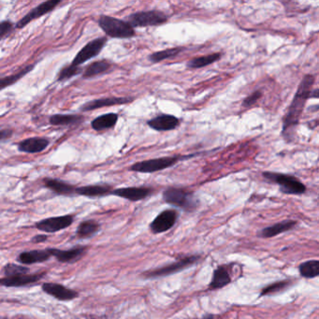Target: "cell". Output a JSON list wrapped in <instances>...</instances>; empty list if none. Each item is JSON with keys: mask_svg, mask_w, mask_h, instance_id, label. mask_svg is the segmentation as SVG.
Returning <instances> with one entry per match:
<instances>
[{"mask_svg": "<svg viewBox=\"0 0 319 319\" xmlns=\"http://www.w3.org/2000/svg\"><path fill=\"white\" fill-rule=\"evenodd\" d=\"M314 82L315 77L313 74H307L302 77L293 99L284 117L281 134L289 142L293 140L294 134L296 132L298 124L300 123V117L302 115L307 100L310 98V94L313 90Z\"/></svg>", "mask_w": 319, "mask_h": 319, "instance_id": "6da1fadb", "label": "cell"}, {"mask_svg": "<svg viewBox=\"0 0 319 319\" xmlns=\"http://www.w3.org/2000/svg\"><path fill=\"white\" fill-rule=\"evenodd\" d=\"M163 200L169 205L186 212L194 211L199 205V201L194 193L181 187L170 186L165 189L163 192Z\"/></svg>", "mask_w": 319, "mask_h": 319, "instance_id": "7a4b0ae2", "label": "cell"}, {"mask_svg": "<svg viewBox=\"0 0 319 319\" xmlns=\"http://www.w3.org/2000/svg\"><path fill=\"white\" fill-rule=\"evenodd\" d=\"M262 176L268 182L279 185L280 191L287 195H302L306 192V186L298 178L289 174L273 171H264Z\"/></svg>", "mask_w": 319, "mask_h": 319, "instance_id": "3957f363", "label": "cell"}, {"mask_svg": "<svg viewBox=\"0 0 319 319\" xmlns=\"http://www.w3.org/2000/svg\"><path fill=\"white\" fill-rule=\"evenodd\" d=\"M98 25L107 36L114 39H131L136 35L135 29L129 23L115 17L101 15Z\"/></svg>", "mask_w": 319, "mask_h": 319, "instance_id": "277c9868", "label": "cell"}, {"mask_svg": "<svg viewBox=\"0 0 319 319\" xmlns=\"http://www.w3.org/2000/svg\"><path fill=\"white\" fill-rule=\"evenodd\" d=\"M189 157V156H188ZM184 156H174V157H157L147 159L144 161L133 164L131 167V171L140 173H154L160 170L169 169L175 165L176 163L184 159Z\"/></svg>", "mask_w": 319, "mask_h": 319, "instance_id": "5b68a950", "label": "cell"}, {"mask_svg": "<svg viewBox=\"0 0 319 319\" xmlns=\"http://www.w3.org/2000/svg\"><path fill=\"white\" fill-rule=\"evenodd\" d=\"M168 20L169 17L166 13L157 10H151L132 13L126 17L125 22L129 23L133 28H135L161 26L166 24Z\"/></svg>", "mask_w": 319, "mask_h": 319, "instance_id": "8992f818", "label": "cell"}, {"mask_svg": "<svg viewBox=\"0 0 319 319\" xmlns=\"http://www.w3.org/2000/svg\"><path fill=\"white\" fill-rule=\"evenodd\" d=\"M200 258L201 257L199 254L187 256V257L182 258L180 261H175L169 265H166L163 267L157 268L155 270L145 272L143 274V276L146 279H154V278H160V277L169 276L171 274L179 273L182 270H184L185 268H188L189 266L195 264L196 262L200 260Z\"/></svg>", "mask_w": 319, "mask_h": 319, "instance_id": "52a82bcc", "label": "cell"}, {"mask_svg": "<svg viewBox=\"0 0 319 319\" xmlns=\"http://www.w3.org/2000/svg\"><path fill=\"white\" fill-rule=\"evenodd\" d=\"M107 42V38L101 37L98 39H93L78 52V54L74 57L72 65L79 67L85 63L86 61L98 56L99 52L102 51Z\"/></svg>", "mask_w": 319, "mask_h": 319, "instance_id": "ba28073f", "label": "cell"}, {"mask_svg": "<svg viewBox=\"0 0 319 319\" xmlns=\"http://www.w3.org/2000/svg\"><path fill=\"white\" fill-rule=\"evenodd\" d=\"M72 223H73V216L67 215L50 217V218L40 220L38 223H36L35 227L40 231L47 232V233H54L71 227Z\"/></svg>", "mask_w": 319, "mask_h": 319, "instance_id": "9c48e42d", "label": "cell"}, {"mask_svg": "<svg viewBox=\"0 0 319 319\" xmlns=\"http://www.w3.org/2000/svg\"><path fill=\"white\" fill-rule=\"evenodd\" d=\"M178 214L175 210H165L161 212L150 224L153 233L159 234L169 230L176 224Z\"/></svg>", "mask_w": 319, "mask_h": 319, "instance_id": "30bf717a", "label": "cell"}, {"mask_svg": "<svg viewBox=\"0 0 319 319\" xmlns=\"http://www.w3.org/2000/svg\"><path fill=\"white\" fill-rule=\"evenodd\" d=\"M153 188L147 186H131L114 189L111 191V195L135 202L143 201L144 199L148 198L153 193Z\"/></svg>", "mask_w": 319, "mask_h": 319, "instance_id": "8fae6325", "label": "cell"}, {"mask_svg": "<svg viewBox=\"0 0 319 319\" xmlns=\"http://www.w3.org/2000/svg\"><path fill=\"white\" fill-rule=\"evenodd\" d=\"M60 2H61L60 0H49L39 4V6L36 7L31 12L27 13L24 18L20 20L16 25V27L23 28L27 26L29 23H31L33 20L38 19L46 13H51L55 9V7L60 4Z\"/></svg>", "mask_w": 319, "mask_h": 319, "instance_id": "7c38bea8", "label": "cell"}, {"mask_svg": "<svg viewBox=\"0 0 319 319\" xmlns=\"http://www.w3.org/2000/svg\"><path fill=\"white\" fill-rule=\"evenodd\" d=\"M41 288L45 293L62 301L72 300L78 298V293L76 291L56 283H44L41 286Z\"/></svg>", "mask_w": 319, "mask_h": 319, "instance_id": "4fadbf2b", "label": "cell"}, {"mask_svg": "<svg viewBox=\"0 0 319 319\" xmlns=\"http://www.w3.org/2000/svg\"><path fill=\"white\" fill-rule=\"evenodd\" d=\"M147 124L157 131H174L180 125V119L171 114H159L150 119Z\"/></svg>", "mask_w": 319, "mask_h": 319, "instance_id": "5bb4252c", "label": "cell"}, {"mask_svg": "<svg viewBox=\"0 0 319 319\" xmlns=\"http://www.w3.org/2000/svg\"><path fill=\"white\" fill-rule=\"evenodd\" d=\"M51 256L62 263H74L80 261L87 252L86 247H74L70 250H59L55 248L48 249Z\"/></svg>", "mask_w": 319, "mask_h": 319, "instance_id": "9a60e30c", "label": "cell"}, {"mask_svg": "<svg viewBox=\"0 0 319 319\" xmlns=\"http://www.w3.org/2000/svg\"><path fill=\"white\" fill-rule=\"evenodd\" d=\"M45 273L38 274H24L13 277H4L0 279V285L6 287H20L34 284L43 278Z\"/></svg>", "mask_w": 319, "mask_h": 319, "instance_id": "2e32d148", "label": "cell"}, {"mask_svg": "<svg viewBox=\"0 0 319 319\" xmlns=\"http://www.w3.org/2000/svg\"><path fill=\"white\" fill-rule=\"evenodd\" d=\"M132 101H133V98L131 97L99 98V99H95V100H92V101L85 103L82 107L81 110L84 111H92V110H97V109L111 107V106H115V105L127 104Z\"/></svg>", "mask_w": 319, "mask_h": 319, "instance_id": "e0dca14e", "label": "cell"}, {"mask_svg": "<svg viewBox=\"0 0 319 319\" xmlns=\"http://www.w3.org/2000/svg\"><path fill=\"white\" fill-rule=\"evenodd\" d=\"M49 144H50V142L44 138H29V139L22 141L18 144V149L24 153L35 154V153H39L45 150L46 148L49 146Z\"/></svg>", "mask_w": 319, "mask_h": 319, "instance_id": "ac0fdd59", "label": "cell"}, {"mask_svg": "<svg viewBox=\"0 0 319 319\" xmlns=\"http://www.w3.org/2000/svg\"><path fill=\"white\" fill-rule=\"evenodd\" d=\"M52 256L49 250H32L23 252L18 257V261L24 265H31L35 263H41L44 261H49Z\"/></svg>", "mask_w": 319, "mask_h": 319, "instance_id": "d6986e66", "label": "cell"}, {"mask_svg": "<svg viewBox=\"0 0 319 319\" xmlns=\"http://www.w3.org/2000/svg\"><path fill=\"white\" fill-rule=\"evenodd\" d=\"M296 225H297V221H295V220H285V221L279 222V223H276L271 227L263 228L260 233V236L262 238L275 237L281 233H284V232H287V231L293 229Z\"/></svg>", "mask_w": 319, "mask_h": 319, "instance_id": "ffe728a7", "label": "cell"}, {"mask_svg": "<svg viewBox=\"0 0 319 319\" xmlns=\"http://www.w3.org/2000/svg\"><path fill=\"white\" fill-rule=\"evenodd\" d=\"M111 186L108 184H93V185H85L75 188V193L79 195L96 198V197H103V196L111 194Z\"/></svg>", "mask_w": 319, "mask_h": 319, "instance_id": "44dd1931", "label": "cell"}, {"mask_svg": "<svg viewBox=\"0 0 319 319\" xmlns=\"http://www.w3.org/2000/svg\"><path fill=\"white\" fill-rule=\"evenodd\" d=\"M231 282L230 275L228 273L227 268L224 266H219L216 270H215L212 281L209 285V289L211 290H215V289H219L223 287L228 286V284Z\"/></svg>", "mask_w": 319, "mask_h": 319, "instance_id": "7402d4cb", "label": "cell"}, {"mask_svg": "<svg viewBox=\"0 0 319 319\" xmlns=\"http://www.w3.org/2000/svg\"><path fill=\"white\" fill-rule=\"evenodd\" d=\"M118 114L116 113H107L100 115L98 117L93 120L92 122V127L93 130L97 131H105V130H110L112 129L118 121Z\"/></svg>", "mask_w": 319, "mask_h": 319, "instance_id": "603a6c76", "label": "cell"}, {"mask_svg": "<svg viewBox=\"0 0 319 319\" xmlns=\"http://www.w3.org/2000/svg\"><path fill=\"white\" fill-rule=\"evenodd\" d=\"M44 183L47 188L52 190L58 195H71L75 192V187L73 185L56 179L47 178L44 180Z\"/></svg>", "mask_w": 319, "mask_h": 319, "instance_id": "cb8c5ba5", "label": "cell"}, {"mask_svg": "<svg viewBox=\"0 0 319 319\" xmlns=\"http://www.w3.org/2000/svg\"><path fill=\"white\" fill-rule=\"evenodd\" d=\"M220 58H221V53H219V52L211 53L208 55H203V56H200V57L190 59L186 63V67L190 70H198V69H202L204 67L212 65L215 62H217L218 60H220Z\"/></svg>", "mask_w": 319, "mask_h": 319, "instance_id": "d4e9b609", "label": "cell"}, {"mask_svg": "<svg viewBox=\"0 0 319 319\" xmlns=\"http://www.w3.org/2000/svg\"><path fill=\"white\" fill-rule=\"evenodd\" d=\"M183 51V47H173L162 51L153 52L148 56V60L153 64L160 63L166 59L173 58Z\"/></svg>", "mask_w": 319, "mask_h": 319, "instance_id": "484cf974", "label": "cell"}, {"mask_svg": "<svg viewBox=\"0 0 319 319\" xmlns=\"http://www.w3.org/2000/svg\"><path fill=\"white\" fill-rule=\"evenodd\" d=\"M110 69H111V63L103 59L100 61L94 62L91 65L88 66L84 72L83 76L85 79L93 78L108 72Z\"/></svg>", "mask_w": 319, "mask_h": 319, "instance_id": "4316f807", "label": "cell"}, {"mask_svg": "<svg viewBox=\"0 0 319 319\" xmlns=\"http://www.w3.org/2000/svg\"><path fill=\"white\" fill-rule=\"evenodd\" d=\"M99 228H100L99 224L95 220H86V221L82 222L79 225L78 229H77V236L81 239L90 238L96 233H98Z\"/></svg>", "mask_w": 319, "mask_h": 319, "instance_id": "83f0119b", "label": "cell"}, {"mask_svg": "<svg viewBox=\"0 0 319 319\" xmlns=\"http://www.w3.org/2000/svg\"><path fill=\"white\" fill-rule=\"evenodd\" d=\"M84 120L81 115L74 114H54L50 117V124L52 125H71L78 124Z\"/></svg>", "mask_w": 319, "mask_h": 319, "instance_id": "f1b7e54d", "label": "cell"}, {"mask_svg": "<svg viewBox=\"0 0 319 319\" xmlns=\"http://www.w3.org/2000/svg\"><path fill=\"white\" fill-rule=\"evenodd\" d=\"M299 271L300 275L307 279L317 277L319 275V261H305L300 264Z\"/></svg>", "mask_w": 319, "mask_h": 319, "instance_id": "f546056e", "label": "cell"}, {"mask_svg": "<svg viewBox=\"0 0 319 319\" xmlns=\"http://www.w3.org/2000/svg\"><path fill=\"white\" fill-rule=\"evenodd\" d=\"M291 285V281H278L273 283L271 285H269L267 287H264L261 290V296H271V295H275V294L280 293L282 291L286 290Z\"/></svg>", "mask_w": 319, "mask_h": 319, "instance_id": "4dcf8cb0", "label": "cell"}, {"mask_svg": "<svg viewBox=\"0 0 319 319\" xmlns=\"http://www.w3.org/2000/svg\"><path fill=\"white\" fill-rule=\"evenodd\" d=\"M34 66H28L26 68H24L22 71H20L19 72H17L16 74H13L11 76H7V77H3V78H0V90L5 88L7 86H10V85L15 84L17 81H19L20 79L23 78L26 74H27L28 72H30L33 69Z\"/></svg>", "mask_w": 319, "mask_h": 319, "instance_id": "1f68e13d", "label": "cell"}, {"mask_svg": "<svg viewBox=\"0 0 319 319\" xmlns=\"http://www.w3.org/2000/svg\"><path fill=\"white\" fill-rule=\"evenodd\" d=\"M29 272V269L25 266H20L13 263L7 264L5 267L3 268V273L5 274V277H13V276H19L27 274Z\"/></svg>", "mask_w": 319, "mask_h": 319, "instance_id": "d6a6232c", "label": "cell"}, {"mask_svg": "<svg viewBox=\"0 0 319 319\" xmlns=\"http://www.w3.org/2000/svg\"><path fill=\"white\" fill-rule=\"evenodd\" d=\"M81 72H82L81 68L71 64V65L65 67L61 72H59L57 80H58L59 82H63V81L69 80V79L72 78V77L78 75L79 73Z\"/></svg>", "mask_w": 319, "mask_h": 319, "instance_id": "836d02e7", "label": "cell"}, {"mask_svg": "<svg viewBox=\"0 0 319 319\" xmlns=\"http://www.w3.org/2000/svg\"><path fill=\"white\" fill-rule=\"evenodd\" d=\"M262 97V91L261 90H257L254 93H252L251 95H249L247 98H245V99H243L242 101V107L244 108H249L251 106H253L254 103L258 102V100Z\"/></svg>", "mask_w": 319, "mask_h": 319, "instance_id": "e575fe53", "label": "cell"}, {"mask_svg": "<svg viewBox=\"0 0 319 319\" xmlns=\"http://www.w3.org/2000/svg\"><path fill=\"white\" fill-rule=\"evenodd\" d=\"M13 29V24L11 21H3L0 23V38L6 36Z\"/></svg>", "mask_w": 319, "mask_h": 319, "instance_id": "d590c367", "label": "cell"}, {"mask_svg": "<svg viewBox=\"0 0 319 319\" xmlns=\"http://www.w3.org/2000/svg\"><path fill=\"white\" fill-rule=\"evenodd\" d=\"M12 135H13V131H11V130L0 131V141H4L8 138H11Z\"/></svg>", "mask_w": 319, "mask_h": 319, "instance_id": "8d00e7d4", "label": "cell"}, {"mask_svg": "<svg viewBox=\"0 0 319 319\" xmlns=\"http://www.w3.org/2000/svg\"><path fill=\"white\" fill-rule=\"evenodd\" d=\"M48 239V237L46 235H36L32 239L33 242L35 243H40V242H43Z\"/></svg>", "mask_w": 319, "mask_h": 319, "instance_id": "74e56055", "label": "cell"}, {"mask_svg": "<svg viewBox=\"0 0 319 319\" xmlns=\"http://www.w3.org/2000/svg\"><path fill=\"white\" fill-rule=\"evenodd\" d=\"M318 98V89L317 88H315V89H313L311 91V94H310V98Z\"/></svg>", "mask_w": 319, "mask_h": 319, "instance_id": "f35d334b", "label": "cell"}, {"mask_svg": "<svg viewBox=\"0 0 319 319\" xmlns=\"http://www.w3.org/2000/svg\"><path fill=\"white\" fill-rule=\"evenodd\" d=\"M202 319H215V315L211 314V313H206L202 316Z\"/></svg>", "mask_w": 319, "mask_h": 319, "instance_id": "ab89813d", "label": "cell"}]
</instances>
